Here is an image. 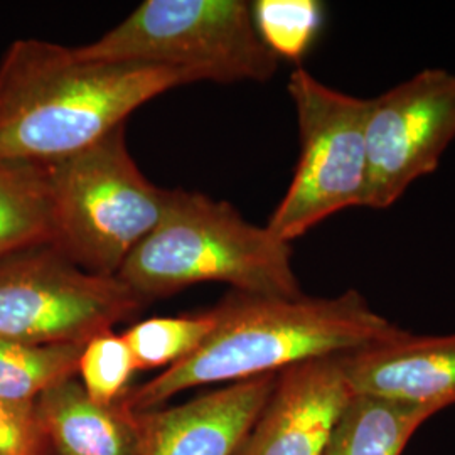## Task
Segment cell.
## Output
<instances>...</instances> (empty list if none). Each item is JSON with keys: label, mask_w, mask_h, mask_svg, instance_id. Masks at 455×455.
Instances as JSON below:
<instances>
[{"label": "cell", "mask_w": 455, "mask_h": 455, "mask_svg": "<svg viewBox=\"0 0 455 455\" xmlns=\"http://www.w3.org/2000/svg\"><path fill=\"white\" fill-rule=\"evenodd\" d=\"M116 275L146 302L204 282L253 295H304L292 243L246 221L227 201L184 189L169 191L159 225Z\"/></svg>", "instance_id": "obj_3"}, {"label": "cell", "mask_w": 455, "mask_h": 455, "mask_svg": "<svg viewBox=\"0 0 455 455\" xmlns=\"http://www.w3.org/2000/svg\"><path fill=\"white\" fill-rule=\"evenodd\" d=\"M84 344H24L0 339V400L36 402L75 378Z\"/></svg>", "instance_id": "obj_15"}, {"label": "cell", "mask_w": 455, "mask_h": 455, "mask_svg": "<svg viewBox=\"0 0 455 455\" xmlns=\"http://www.w3.org/2000/svg\"><path fill=\"white\" fill-rule=\"evenodd\" d=\"M455 139V73L427 68L370 98L366 208H391L432 174Z\"/></svg>", "instance_id": "obj_8"}, {"label": "cell", "mask_w": 455, "mask_h": 455, "mask_svg": "<svg viewBox=\"0 0 455 455\" xmlns=\"http://www.w3.org/2000/svg\"><path fill=\"white\" fill-rule=\"evenodd\" d=\"M36 407L56 455H135L140 420L120 402L101 405L82 381L65 379L44 391Z\"/></svg>", "instance_id": "obj_12"}, {"label": "cell", "mask_w": 455, "mask_h": 455, "mask_svg": "<svg viewBox=\"0 0 455 455\" xmlns=\"http://www.w3.org/2000/svg\"><path fill=\"white\" fill-rule=\"evenodd\" d=\"M353 395L342 355L282 370L267 403L233 455H324Z\"/></svg>", "instance_id": "obj_9"}, {"label": "cell", "mask_w": 455, "mask_h": 455, "mask_svg": "<svg viewBox=\"0 0 455 455\" xmlns=\"http://www.w3.org/2000/svg\"><path fill=\"white\" fill-rule=\"evenodd\" d=\"M287 92L297 115L300 154L267 228L292 243L338 212L366 208L370 100L331 88L306 68L293 69Z\"/></svg>", "instance_id": "obj_6"}, {"label": "cell", "mask_w": 455, "mask_h": 455, "mask_svg": "<svg viewBox=\"0 0 455 455\" xmlns=\"http://www.w3.org/2000/svg\"><path fill=\"white\" fill-rule=\"evenodd\" d=\"M432 408L353 395L336 423L324 455H403Z\"/></svg>", "instance_id": "obj_13"}, {"label": "cell", "mask_w": 455, "mask_h": 455, "mask_svg": "<svg viewBox=\"0 0 455 455\" xmlns=\"http://www.w3.org/2000/svg\"><path fill=\"white\" fill-rule=\"evenodd\" d=\"M189 83L180 69L92 61L75 48L17 39L0 60V161H65Z\"/></svg>", "instance_id": "obj_1"}, {"label": "cell", "mask_w": 455, "mask_h": 455, "mask_svg": "<svg viewBox=\"0 0 455 455\" xmlns=\"http://www.w3.org/2000/svg\"><path fill=\"white\" fill-rule=\"evenodd\" d=\"M276 374L229 383L176 407L139 413L135 455H233L257 420Z\"/></svg>", "instance_id": "obj_10"}, {"label": "cell", "mask_w": 455, "mask_h": 455, "mask_svg": "<svg viewBox=\"0 0 455 455\" xmlns=\"http://www.w3.org/2000/svg\"><path fill=\"white\" fill-rule=\"evenodd\" d=\"M355 395L435 410L455 405V332L420 336L402 329L390 339L342 355Z\"/></svg>", "instance_id": "obj_11"}, {"label": "cell", "mask_w": 455, "mask_h": 455, "mask_svg": "<svg viewBox=\"0 0 455 455\" xmlns=\"http://www.w3.org/2000/svg\"><path fill=\"white\" fill-rule=\"evenodd\" d=\"M147 302L118 275L93 274L52 244L0 260V339L86 344Z\"/></svg>", "instance_id": "obj_7"}, {"label": "cell", "mask_w": 455, "mask_h": 455, "mask_svg": "<svg viewBox=\"0 0 455 455\" xmlns=\"http://www.w3.org/2000/svg\"><path fill=\"white\" fill-rule=\"evenodd\" d=\"M214 327L180 364L127 391L120 403L133 413L203 385L236 383L280 373L309 359L339 356L402 331L376 312L363 293L336 297H267L231 292L212 309Z\"/></svg>", "instance_id": "obj_2"}, {"label": "cell", "mask_w": 455, "mask_h": 455, "mask_svg": "<svg viewBox=\"0 0 455 455\" xmlns=\"http://www.w3.org/2000/svg\"><path fill=\"white\" fill-rule=\"evenodd\" d=\"M75 51L92 61L180 69L195 82H268L280 63L243 0H147Z\"/></svg>", "instance_id": "obj_5"}, {"label": "cell", "mask_w": 455, "mask_h": 455, "mask_svg": "<svg viewBox=\"0 0 455 455\" xmlns=\"http://www.w3.org/2000/svg\"><path fill=\"white\" fill-rule=\"evenodd\" d=\"M52 246L84 270L116 275L159 225L169 191L154 186L133 161L125 125L93 146L49 165Z\"/></svg>", "instance_id": "obj_4"}, {"label": "cell", "mask_w": 455, "mask_h": 455, "mask_svg": "<svg viewBox=\"0 0 455 455\" xmlns=\"http://www.w3.org/2000/svg\"><path fill=\"white\" fill-rule=\"evenodd\" d=\"M251 11L263 44L280 61H302L324 24L317 0H257Z\"/></svg>", "instance_id": "obj_17"}, {"label": "cell", "mask_w": 455, "mask_h": 455, "mask_svg": "<svg viewBox=\"0 0 455 455\" xmlns=\"http://www.w3.org/2000/svg\"><path fill=\"white\" fill-rule=\"evenodd\" d=\"M52 240L49 165L0 161V260Z\"/></svg>", "instance_id": "obj_14"}, {"label": "cell", "mask_w": 455, "mask_h": 455, "mask_svg": "<svg viewBox=\"0 0 455 455\" xmlns=\"http://www.w3.org/2000/svg\"><path fill=\"white\" fill-rule=\"evenodd\" d=\"M0 455H56L36 402L0 400Z\"/></svg>", "instance_id": "obj_19"}, {"label": "cell", "mask_w": 455, "mask_h": 455, "mask_svg": "<svg viewBox=\"0 0 455 455\" xmlns=\"http://www.w3.org/2000/svg\"><path fill=\"white\" fill-rule=\"evenodd\" d=\"M137 371L131 347L122 334L107 331L84 344L78 374L83 388L101 405L118 403Z\"/></svg>", "instance_id": "obj_18"}, {"label": "cell", "mask_w": 455, "mask_h": 455, "mask_svg": "<svg viewBox=\"0 0 455 455\" xmlns=\"http://www.w3.org/2000/svg\"><path fill=\"white\" fill-rule=\"evenodd\" d=\"M214 327L212 310L180 315L152 317L129 327L122 336L131 347L137 371L172 368L195 355Z\"/></svg>", "instance_id": "obj_16"}]
</instances>
